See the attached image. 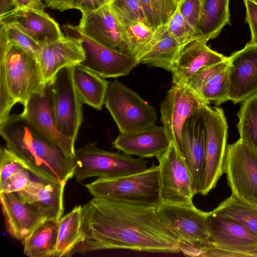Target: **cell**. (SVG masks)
<instances>
[{
  "instance_id": "1",
  "label": "cell",
  "mask_w": 257,
  "mask_h": 257,
  "mask_svg": "<svg viewBox=\"0 0 257 257\" xmlns=\"http://www.w3.org/2000/svg\"><path fill=\"white\" fill-rule=\"evenodd\" d=\"M156 209L94 197L83 206L85 239L80 249L178 253L179 240Z\"/></svg>"
},
{
  "instance_id": "2",
  "label": "cell",
  "mask_w": 257,
  "mask_h": 257,
  "mask_svg": "<svg viewBox=\"0 0 257 257\" xmlns=\"http://www.w3.org/2000/svg\"><path fill=\"white\" fill-rule=\"evenodd\" d=\"M6 147L23 159L36 179L66 184L74 173V159L35 129L20 114L0 122Z\"/></svg>"
},
{
  "instance_id": "3",
  "label": "cell",
  "mask_w": 257,
  "mask_h": 257,
  "mask_svg": "<svg viewBox=\"0 0 257 257\" xmlns=\"http://www.w3.org/2000/svg\"><path fill=\"white\" fill-rule=\"evenodd\" d=\"M45 84L36 57L9 43L1 25L0 122L10 115L15 104L24 105Z\"/></svg>"
},
{
  "instance_id": "4",
  "label": "cell",
  "mask_w": 257,
  "mask_h": 257,
  "mask_svg": "<svg viewBox=\"0 0 257 257\" xmlns=\"http://www.w3.org/2000/svg\"><path fill=\"white\" fill-rule=\"evenodd\" d=\"M85 186L95 198L153 208L162 203L159 165H153L143 172L125 176L98 178Z\"/></svg>"
},
{
  "instance_id": "5",
  "label": "cell",
  "mask_w": 257,
  "mask_h": 257,
  "mask_svg": "<svg viewBox=\"0 0 257 257\" xmlns=\"http://www.w3.org/2000/svg\"><path fill=\"white\" fill-rule=\"evenodd\" d=\"M90 141L75 150L74 177L81 182L87 178L97 177L114 178L140 173L146 170L148 161L132 155L108 152L98 148Z\"/></svg>"
},
{
  "instance_id": "6",
  "label": "cell",
  "mask_w": 257,
  "mask_h": 257,
  "mask_svg": "<svg viewBox=\"0 0 257 257\" xmlns=\"http://www.w3.org/2000/svg\"><path fill=\"white\" fill-rule=\"evenodd\" d=\"M104 104L120 133L140 131L157 121L155 107L117 80L109 83Z\"/></svg>"
},
{
  "instance_id": "7",
  "label": "cell",
  "mask_w": 257,
  "mask_h": 257,
  "mask_svg": "<svg viewBox=\"0 0 257 257\" xmlns=\"http://www.w3.org/2000/svg\"><path fill=\"white\" fill-rule=\"evenodd\" d=\"M73 65L60 69L49 83L55 125L61 134L75 142L83 121V103L74 86Z\"/></svg>"
},
{
  "instance_id": "8",
  "label": "cell",
  "mask_w": 257,
  "mask_h": 257,
  "mask_svg": "<svg viewBox=\"0 0 257 257\" xmlns=\"http://www.w3.org/2000/svg\"><path fill=\"white\" fill-rule=\"evenodd\" d=\"M201 113L204 124L205 163L199 194L206 195L224 173L228 125L221 108L204 104Z\"/></svg>"
},
{
  "instance_id": "9",
  "label": "cell",
  "mask_w": 257,
  "mask_h": 257,
  "mask_svg": "<svg viewBox=\"0 0 257 257\" xmlns=\"http://www.w3.org/2000/svg\"><path fill=\"white\" fill-rule=\"evenodd\" d=\"M224 173L232 194L257 208V152L240 139L227 145Z\"/></svg>"
},
{
  "instance_id": "10",
  "label": "cell",
  "mask_w": 257,
  "mask_h": 257,
  "mask_svg": "<svg viewBox=\"0 0 257 257\" xmlns=\"http://www.w3.org/2000/svg\"><path fill=\"white\" fill-rule=\"evenodd\" d=\"M160 168V194L162 203L193 204V191L190 174L176 146L171 142L168 149L157 157Z\"/></svg>"
},
{
  "instance_id": "11",
  "label": "cell",
  "mask_w": 257,
  "mask_h": 257,
  "mask_svg": "<svg viewBox=\"0 0 257 257\" xmlns=\"http://www.w3.org/2000/svg\"><path fill=\"white\" fill-rule=\"evenodd\" d=\"M66 36L80 39L85 53V59L79 63L102 78L126 76L139 64L128 54L106 47L78 31L74 26H63Z\"/></svg>"
},
{
  "instance_id": "12",
  "label": "cell",
  "mask_w": 257,
  "mask_h": 257,
  "mask_svg": "<svg viewBox=\"0 0 257 257\" xmlns=\"http://www.w3.org/2000/svg\"><path fill=\"white\" fill-rule=\"evenodd\" d=\"M204 103L187 86L173 84L161 105V121L171 142L182 156L181 134L187 119L200 112Z\"/></svg>"
},
{
  "instance_id": "13",
  "label": "cell",
  "mask_w": 257,
  "mask_h": 257,
  "mask_svg": "<svg viewBox=\"0 0 257 257\" xmlns=\"http://www.w3.org/2000/svg\"><path fill=\"white\" fill-rule=\"evenodd\" d=\"M227 61L229 100L236 104L257 94V44L249 42Z\"/></svg>"
},
{
  "instance_id": "14",
  "label": "cell",
  "mask_w": 257,
  "mask_h": 257,
  "mask_svg": "<svg viewBox=\"0 0 257 257\" xmlns=\"http://www.w3.org/2000/svg\"><path fill=\"white\" fill-rule=\"evenodd\" d=\"M157 213L179 241L209 240L208 212L194 205H175L161 203Z\"/></svg>"
},
{
  "instance_id": "15",
  "label": "cell",
  "mask_w": 257,
  "mask_h": 257,
  "mask_svg": "<svg viewBox=\"0 0 257 257\" xmlns=\"http://www.w3.org/2000/svg\"><path fill=\"white\" fill-rule=\"evenodd\" d=\"M24 107L21 114L26 120L43 136L60 148L68 157L74 159L75 142L61 134L54 122L49 82L33 94Z\"/></svg>"
},
{
  "instance_id": "16",
  "label": "cell",
  "mask_w": 257,
  "mask_h": 257,
  "mask_svg": "<svg viewBox=\"0 0 257 257\" xmlns=\"http://www.w3.org/2000/svg\"><path fill=\"white\" fill-rule=\"evenodd\" d=\"M209 240L237 256H257V234L230 219L208 212Z\"/></svg>"
},
{
  "instance_id": "17",
  "label": "cell",
  "mask_w": 257,
  "mask_h": 257,
  "mask_svg": "<svg viewBox=\"0 0 257 257\" xmlns=\"http://www.w3.org/2000/svg\"><path fill=\"white\" fill-rule=\"evenodd\" d=\"M0 23L17 28L41 46L65 37L58 24L43 10L14 8L0 15Z\"/></svg>"
},
{
  "instance_id": "18",
  "label": "cell",
  "mask_w": 257,
  "mask_h": 257,
  "mask_svg": "<svg viewBox=\"0 0 257 257\" xmlns=\"http://www.w3.org/2000/svg\"><path fill=\"white\" fill-rule=\"evenodd\" d=\"M81 13L79 25L74 26L78 31L106 47L128 54L119 26L109 5Z\"/></svg>"
},
{
  "instance_id": "19",
  "label": "cell",
  "mask_w": 257,
  "mask_h": 257,
  "mask_svg": "<svg viewBox=\"0 0 257 257\" xmlns=\"http://www.w3.org/2000/svg\"><path fill=\"white\" fill-rule=\"evenodd\" d=\"M181 141L182 156L189 171L195 195L199 193L205 163L204 124L201 111L185 121Z\"/></svg>"
},
{
  "instance_id": "20",
  "label": "cell",
  "mask_w": 257,
  "mask_h": 257,
  "mask_svg": "<svg viewBox=\"0 0 257 257\" xmlns=\"http://www.w3.org/2000/svg\"><path fill=\"white\" fill-rule=\"evenodd\" d=\"M2 209L9 234L22 243L49 216L21 201L14 193L0 192Z\"/></svg>"
},
{
  "instance_id": "21",
  "label": "cell",
  "mask_w": 257,
  "mask_h": 257,
  "mask_svg": "<svg viewBox=\"0 0 257 257\" xmlns=\"http://www.w3.org/2000/svg\"><path fill=\"white\" fill-rule=\"evenodd\" d=\"M36 58L46 83L61 68L84 61L85 53L80 39L66 36L42 45Z\"/></svg>"
},
{
  "instance_id": "22",
  "label": "cell",
  "mask_w": 257,
  "mask_h": 257,
  "mask_svg": "<svg viewBox=\"0 0 257 257\" xmlns=\"http://www.w3.org/2000/svg\"><path fill=\"white\" fill-rule=\"evenodd\" d=\"M170 143L163 126L155 124L140 131L120 133L112 145L124 154L144 159L161 155Z\"/></svg>"
},
{
  "instance_id": "23",
  "label": "cell",
  "mask_w": 257,
  "mask_h": 257,
  "mask_svg": "<svg viewBox=\"0 0 257 257\" xmlns=\"http://www.w3.org/2000/svg\"><path fill=\"white\" fill-rule=\"evenodd\" d=\"M207 43L197 39L182 47L171 71L173 84L185 85L202 68L227 60L228 57L211 49Z\"/></svg>"
},
{
  "instance_id": "24",
  "label": "cell",
  "mask_w": 257,
  "mask_h": 257,
  "mask_svg": "<svg viewBox=\"0 0 257 257\" xmlns=\"http://www.w3.org/2000/svg\"><path fill=\"white\" fill-rule=\"evenodd\" d=\"M65 184L37 179L32 180L25 189L15 194L21 201L39 209L50 219L59 221L64 212Z\"/></svg>"
},
{
  "instance_id": "25",
  "label": "cell",
  "mask_w": 257,
  "mask_h": 257,
  "mask_svg": "<svg viewBox=\"0 0 257 257\" xmlns=\"http://www.w3.org/2000/svg\"><path fill=\"white\" fill-rule=\"evenodd\" d=\"M116 19L127 54L136 58L138 61L153 46L164 28V26L155 29L140 21Z\"/></svg>"
},
{
  "instance_id": "26",
  "label": "cell",
  "mask_w": 257,
  "mask_h": 257,
  "mask_svg": "<svg viewBox=\"0 0 257 257\" xmlns=\"http://www.w3.org/2000/svg\"><path fill=\"white\" fill-rule=\"evenodd\" d=\"M73 78L82 103L100 110L109 82L79 63L73 65Z\"/></svg>"
},
{
  "instance_id": "27",
  "label": "cell",
  "mask_w": 257,
  "mask_h": 257,
  "mask_svg": "<svg viewBox=\"0 0 257 257\" xmlns=\"http://www.w3.org/2000/svg\"><path fill=\"white\" fill-rule=\"evenodd\" d=\"M83 206H75L59 221L58 241L55 257L67 256L85 239L83 229Z\"/></svg>"
},
{
  "instance_id": "28",
  "label": "cell",
  "mask_w": 257,
  "mask_h": 257,
  "mask_svg": "<svg viewBox=\"0 0 257 257\" xmlns=\"http://www.w3.org/2000/svg\"><path fill=\"white\" fill-rule=\"evenodd\" d=\"M229 0H204L197 26L200 39H215L226 25H230Z\"/></svg>"
},
{
  "instance_id": "29",
  "label": "cell",
  "mask_w": 257,
  "mask_h": 257,
  "mask_svg": "<svg viewBox=\"0 0 257 257\" xmlns=\"http://www.w3.org/2000/svg\"><path fill=\"white\" fill-rule=\"evenodd\" d=\"M58 230L59 221L46 220L23 242L24 253L30 257L54 256Z\"/></svg>"
},
{
  "instance_id": "30",
  "label": "cell",
  "mask_w": 257,
  "mask_h": 257,
  "mask_svg": "<svg viewBox=\"0 0 257 257\" xmlns=\"http://www.w3.org/2000/svg\"><path fill=\"white\" fill-rule=\"evenodd\" d=\"M182 47L168 34L165 25L159 38L139 62L171 71Z\"/></svg>"
},
{
  "instance_id": "31",
  "label": "cell",
  "mask_w": 257,
  "mask_h": 257,
  "mask_svg": "<svg viewBox=\"0 0 257 257\" xmlns=\"http://www.w3.org/2000/svg\"><path fill=\"white\" fill-rule=\"evenodd\" d=\"M210 212L233 220L257 234V208L232 194Z\"/></svg>"
},
{
  "instance_id": "32",
  "label": "cell",
  "mask_w": 257,
  "mask_h": 257,
  "mask_svg": "<svg viewBox=\"0 0 257 257\" xmlns=\"http://www.w3.org/2000/svg\"><path fill=\"white\" fill-rule=\"evenodd\" d=\"M237 115L239 139L257 152V94L242 102Z\"/></svg>"
},
{
  "instance_id": "33",
  "label": "cell",
  "mask_w": 257,
  "mask_h": 257,
  "mask_svg": "<svg viewBox=\"0 0 257 257\" xmlns=\"http://www.w3.org/2000/svg\"><path fill=\"white\" fill-rule=\"evenodd\" d=\"M147 21L157 29L169 22L177 9V0H139Z\"/></svg>"
},
{
  "instance_id": "34",
  "label": "cell",
  "mask_w": 257,
  "mask_h": 257,
  "mask_svg": "<svg viewBox=\"0 0 257 257\" xmlns=\"http://www.w3.org/2000/svg\"><path fill=\"white\" fill-rule=\"evenodd\" d=\"M227 67L210 77L197 93L204 103L219 106L229 100Z\"/></svg>"
},
{
  "instance_id": "35",
  "label": "cell",
  "mask_w": 257,
  "mask_h": 257,
  "mask_svg": "<svg viewBox=\"0 0 257 257\" xmlns=\"http://www.w3.org/2000/svg\"><path fill=\"white\" fill-rule=\"evenodd\" d=\"M168 34L181 46L200 39L198 31L191 26L181 14L179 6L169 22L165 25Z\"/></svg>"
},
{
  "instance_id": "36",
  "label": "cell",
  "mask_w": 257,
  "mask_h": 257,
  "mask_svg": "<svg viewBox=\"0 0 257 257\" xmlns=\"http://www.w3.org/2000/svg\"><path fill=\"white\" fill-rule=\"evenodd\" d=\"M109 6L116 18L138 20L150 25L139 0H115Z\"/></svg>"
},
{
  "instance_id": "37",
  "label": "cell",
  "mask_w": 257,
  "mask_h": 257,
  "mask_svg": "<svg viewBox=\"0 0 257 257\" xmlns=\"http://www.w3.org/2000/svg\"><path fill=\"white\" fill-rule=\"evenodd\" d=\"M26 168L25 162L7 147L0 150V183L18 171Z\"/></svg>"
},
{
  "instance_id": "38",
  "label": "cell",
  "mask_w": 257,
  "mask_h": 257,
  "mask_svg": "<svg viewBox=\"0 0 257 257\" xmlns=\"http://www.w3.org/2000/svg\"><path fill=\"white\" fill-rule=\"evenodd\" d=\"M0 24L3 27L7 40L9 43L36 57L41 48L39 44L17 28L12 26Z\"/></svg>"
},
{
  "instance_id": "39",
  "label": "cell",
  "mask_w": 257,
  "mask_h": 257,
  "mask_svg": "<svg viewBox=\"0 0 257 257\" xmlns=\"http://www.w3.org/2000/svg\"><path fill=\"white\" fill-rule=\"evenodd\" d=\"M227 59L225 61L202 68L190 79L185 85L197 94L210 77L227 67Z\"/></svg>"
},
{
  "instance_id": "40",
  "label": "cell",
  "mask_w": 257,
  "mask_h": 257,
  "mask_svg": "<svg viewBox=\"0 0 257 257\" xmlns=\"http://www.w3.org/2000/svg\"><path fill=\"white\" fill-rule=\"evenodd\" d=\"M26 168L15 173L0 183V192L17 193L25 189L32 181Z\"/></svg>"
},
{
  "instance_id": "41",
  "label": "cell",
  "mask_w": 257,
  "mask_h": 257,
  "mask_svg": "<svg viewBox=\"0 0 257 257\" xmlns=\"http://www.w3.org/2000/svg\"><path fill=\"white\" fill-rule=\"evenodd\" d=\"M179 8L185 19L197 30L202 13L200 0H181Z\"/></svg>"
},
{
  "instance_id": "42",
  "label": "cell",
  "mask_w": 257,
  "mask_h": 257,
  "mask_svg": "<svg viewBox=\"0 0 257 257\" xmlns=\"http://www.w3.org/2000/svg\"><path fill=\"white\" fill-rule=\"evenodd\" d=\"M246 9V22L251 33L249 42L257 44V5L248 1L243 0Z\"/></svg>"
},
{
  "instance_id": "43",
  "label": "cell",
  "mask_w": 257,
  "mask_h": 257,
  "mask_svg": "<svg viewBox=\"0 0 257 257\" xmlns=\"http://www.w3.org/2000/svg\"><path fill=\"white\" fill-rule=\"evenodd\" d=\"M78 0H48L46 2L47 7L63 12L70 9H76Z\"/></svg>"
},
{
  "instance_id": "44",
  "label": "cell",
  "mask_w": 257,
  "mask_h": 257,
  "mask_svg": "<svg viewBox=\"0 0 257 257\" xmlns=\"http://www.w3.org/2000/svg\"><path fill=\"white\" fill-rule=\"evenodd\" d=\"M106 4L105 0H78L76 9L81 12L93 11Z\"/></svg>"
},
{
  "instance_id": "45",
  "label": "cell",
  "mask_w": 257,
  "mask_h": 257,
  "mask_svg": "<svg viewBox=\"0 0 257 257\" xmlns=\"http://www.w3.org/2000/svg\"><path fill=\"white\" fill-rule=\"evenodd\" d=\"M15 8H27L44 10L43 0H13Z\"/></svg>"
},
{
  "instance_id": "46",
  "label": "cell",
  "mask_w": 257,
  "mask_h": 257,
  "mask_svg": "<svg viewBox=\"0 0 257 257\" xmlns=\"http://www.w3.org/2000/svg\"><path fill=\"white\" fill-rule=\"evenodd\" d=\"M1 15L15 8L13 0H1Z\"/></svg>"
},
{
  "instance_id": "47",
  "label": "cell",
  "mask_w": 257,
  "mask_h": 257,
  "mask_svg": "<svg viewBox=\"0 0 257 257\" xmlns=\"http://www.w3.org/2000/svg\"><path fill=\"white\" fill-rule=\"evenodd\" d=\"M106 4L108 5H110L111 3H112L115 0H105Z\"/></svg>"
},
{
  "instance_id": "48",
  "label": "cell",
  "mask_w": 257,
  "mask_h": 257,
  "mask_svg": "<svg viewBox=\"0 0 257 257\" xmlns=\"http://www.w3.org/2000/svg\"><path fill=\"white\" fill-rule=\"evenodd\" d=\"M257 5V0H248Z\"/></svg>"
},
{
  "instance_id": "49",
  "label": "cell",
  "mask_w": 257,
  "mask_h": 257,
  "mask_svg": "<svg viewBox=\"0 0 257 257\" xmlns=\"http://www.w3.org/2000/svg\"><path fill=\"white\" fill-rule=\"evenodd\" d=\"M203 1L204 0H200V4H201V10H202V5H203Z\"/></svg>"
},
{
  "instance_id": "50",
  "label": "cell",
  "mask_w": 257,
  "mask_h": 257,
  "mask_svg": "<svg viewBox=\"0 0 257 257\" xmlns=\"http://www.w3.org/2000/svg\"><path fill=\"white\" fill-rule=\"evenodd\" d=\"M177 1H178V3H179L181 1V0H177Z\"/></svg>"
},
{
  "instance_id": "51",
  "label": "cell",
  "mask_w": 257,
  "mask_h": 257,
  "mask_svg": "<svg viewBox=\"0 0 257 257\" xmlns=\"http://www.w3.org/2000/svg\"><path fill=\"white\" fill-rule=\"evenodd\" d=\"M45 2H47V1H48V0H45Z\"/></svg>"
}]
</instances>
